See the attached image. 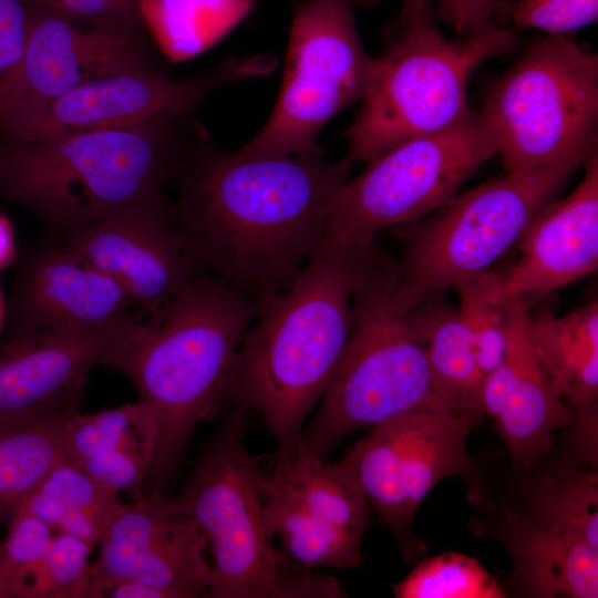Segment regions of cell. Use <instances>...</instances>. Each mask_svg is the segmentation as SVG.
Masks as SVG:
<instances>
[{
	"mask_svg": "<svg viewBox=\"0 0 598 598\" xmlns=\"http://www.w3.org/2000/svg\"><path fill=\"white\" fill-rule=\"evenodd\" d=\"M350 167L321 150L246 156L213 147L177 179L178 229L200 269L259 303L285 289L324 240Z\"/></svg>",
	"mask_w": 598,
	"mask_h": 598,
	"instance_id": "cell-1",
	"label": "cell"
},
{
	"mask_svg": "<svg viewBox=\"0 0 598 598\" xmlns=\"http://www.w3.org/2000/svg\"><path fill=\"white\" fill-rule=\"evenodd\" d=\"M215 147L194 114L147 125L20 141L0 132V192L59 239L164 195Z\"/></svg>",
	"mask_w": 598,
	"mask_h": 598,
	"instance_id": "cell-2",
	"label": "cell"
},
{
	"mask_svg": "<svg viewBox=\"0 0 598 598\" xmlns=\"http://www.w3.org/2000/svg\"><path fill=\"white\" fill-rule=\"evenodd\" d=\"M372 245L324 238L285 289L259 302L225 404L260 414L278 446L300 435L329 386L350 333L355 279Z\"/></svg>",
	"mask_w": 598,
	"mask_h": 598,
	"instance_id": "cell-3",
	"label": "cell"
},
{
	"mask_svg": "<svg viewBox=\"0 0 598 598\" xmlns=\"http://www.w3.org/2000/svg\"><path fill=\"white\" fill-rule=\"evenodd\" d=\"M259 303L200 270L135 330L116 371L134 384L155 429L144 483L161 494L202 423L215 416Z\"/></svg>",
	"mask_w": 598,
	"mask_h": 598,
	"instance_id": "cell-4",
	"label": "cell"
},
{
	"mask_svg": "<svg viewBox=\"0 0 598 598\" xmlns=\"http://www.w3.org/2000/svg\"><path fill=\"white\" fill-rule=\"evenodd\" d=\"M431 298L413 291L399 262L373 243L352 290L344 351L300 433L310 452L326 460L354 431L414 412L452 413L435 391L427 361Z\"/></svg>",
	"mask_w": 598,
	"mask_h": 598,
	"instance_id": "cell-5",
	"label": "cell"
},
{
	"mask_svg": "<svg viewBox=\"0 0 598 598\" xmlns=\"http://www.w3.org/2000/svg\"><path fill=\"white\" fill-rule=\"evenodd\" d=\"M247 412L233 408L171 506L190 518L214 554L207 598L347 597L272 545L262 516V472L244 439Z\"/></svg>",
	"mask_w": 598,
	"mask_h": 598,
	"instance_id": "cell-6",
	"label": "cell"
},
{
	"mask_svg": "<svg viewBox=\"0 0 598 598\" xmlns=\"http://www.w3.org/2000/svg\"><path fill=\"white\" fill-rule=\"evenodd\" d=\"M385 47L353 123L344 132V157L371 162L413 138L444 131L473 112L466 96L472 73L514 49L513 28L493 22L464 39H447L435 20L383 30Z\"/></svg>",
	"mask_w": 598,
	"mask_h": 598,
	"instance_id": "cell-7",
	"label": "cell"
},
{
	"mask_svg": "<svg viewBox=\"0 0 598 598\" xmlns=\"http://www.w3.org/2000/svg\"><path fill=\"white\" fill-rule=\"evenodd\" d=\"M507 173L597 150L598 56L564 35L533 40L480 113Z\"/></svg>",
	"mask_w": 598,
	"mask_h": 598,
	"instance_id": "cell-8",
	"label": "cell"
},
{
	"mask_svg": "<svg viewBox=\"0 0 598 598\" xmlns=\"http://www.w3.org/2000/svg\"><path fill=\"white\" fill-rule=\"evenodd\" d=\"M588 156L507 173L456 194L409 231L399 262L405 283L429 298L488 270Z\"/></svg>",
	"mask_w": 598,
	"mask_h": 598,
	"instance_id": "cell-9",
	"label": "cell"
},
{
	"mask_svg": "<svg viewBox=\"0 0 598 598\" xmlns=\"http://www.w3.org/2000/svg\"><path fill=\"white\" fill-rule=\"evenodd\" d=\"M354 0H303L295 4L283 78L261 130L236 150L246 156L305 155L340 111L362 101L377 59L357 29Z\"/></svg>",
	"mask_w": 598,
	"mask_h": 598,
	"instance_id": "cell-10",
	"label": "cell"
},
{
	"mask_svg": "<svg viewBox=\"0 0 598 598\" xmlns=\"http://www.w3.org/2000/svg\"><path fill=\"white\" fill-rule=\"evenodd\" d=\"M497 153L477 113L434 134L406 141L340 189L326 238L370 247L383 229L415 223L451 200Z\"/></svg>",
	"mask_w": 598,
	"mask_h": 598,
	"instance_id": "cell-11",
	"label": "cell"
},
{
	"mask_svg": "<svg viewBox=\"0 0 598 598\" xmlns=\"http://www.w3.org/2000/svg\"><path fill=\"white\" fill-rule=\"evenodd\" d=\"M483 416L434 411L405 414L371 427L339 461L394 534L406 560L420 553L412 523L435 485L451 476H462L472 486L480 481L467 440Z\"/></svg>",
	"mask_w": 598,
	"mask_h": 598,
	"instance_id": "cell-12",
	"label": "cell"
},
{
	"mask_svg": "<svg viewBox=\"0 0 598 598\" xmlns=\"http://www.w3.org/2000/svg\"><path fill=\"white\" fill-rule=\"evenodd\" d=\"M261 493L267 533L279 537L289 559L305 569L361 565L370 505L340 462L327 463L299 435L278 446Z\"/></svg>",
	"mask_w": 598,
	"mask_h": 598,
	"instance_id": "cell-13",
	"label": "cell"
},
{
	"mask_svg": "<svg viewBox=\"0 0 598 598\" xmlns=\"http://www.w3.org/2000/svg\"><path fill=\"white\" fill-rule=\"evenodd\" d=\"M269 53L231 56L212 71L174 79L154 68L126 71L87 82L11 122L1 133L37 141L87 130L126 128L194 114L212 93L276 69Z\"/></svg>",
	"mask_w": 598,
	"mask_h": 598,
	"instance_id": "cell-14",
	"label": "cell"
},
{
	"mask_svg": "<svg viewBox=\"0 0 598 598\" xmlns=\"http://www.w3.org/2000/svg\"><path fill=\"white\" fill-rule=\"evenodd\" d=\"M21 56L0 80V131L30 111L97 79L154 68L143 33L79 24L27 0Z\"/></svg>",
	"mask_w": 598,
	"mask_h": 598,
	"instance_id": "cell-15",
	"label": "cell"
},
{
	"mask_svg": "<svg viewBox=\"0 0 598 598\" xmlns=\"http://www.w3.org/2000/svg\"><path fill=\"white\" fill-rule=\"evenodd\" d=\"M91 565L86 598L105 597L113 585L140 581L169 590L175 598L207 597L212 566L205 558L207 539L169 499L142 495L121 504L99 542Z\"/></svg>",
	"mask_w": 598,
	"mask_h": 598,
	"instance_id": "cell-16",
	"label": "cell"
},
{
	"mask_svg": "<svg viewBox=\"0 0 598 598\" xmlns=\"http://www.w3.org/2000/svg\"><path fill=\"white\" fill-rule=\"evenodd\" d=\"M49 240L113 278L144 316L161 310L203 270L190 255L174 204L165 195Z\"/></svg>",
	"mask_w": 598,
	"mask_h": 598,
	"instance_id": "cell-17",
	"label": "cell"
},
{
	"mask_svg": "<svg viewBox=\"0 0 598 598\" xmlns=\"http://www.w3.org/2000/svg\"><path fill=\"white\" fill-rule=\"evenodd\" d=\"M138 324L124 331L44 328L6 339L0 421L79 412L91 371L100 365L116 370Z\"/></svg>",
	"mask_w": 598,
	"mask_h": 598,
	"instance_id": "cell-18",
	"label": "cell"
},
{
	"mask_svg": "<svg viewBox=\"0 0 598 598\" xmlns=\"http://www.w3.org/2000/svg\"><path fill=\"white\" fill-rule=\"evenodd\" d=\"M110 276L44 238L20 260L6 339L44 328L124 331L144 316Z\"/></svg>",
	"mask_w": 598,
	"mask_h": 598,
	"instance_id": "cell-19",
	"label": "cell"
},
{
	"mask_svg": "<svg viewBox=\"0 0 598 598\" xmlns=\"http://www.w3.org/2000/svg\"><path fill=\"white\" fill-rule=\"evenodd\" d=\"M508 297L506 351L502 363L485 378L481 410L493 421L514 466L528 473L553 451L571 409L535 355L527 302L517 295Z\"/></svg>",
	"mask_w": 598,
	"mask_h": 598,
	"instance_id": "cell-20",
	"label": "cell"
},
{
	"mask_svg": "<svg viewBox=\"0 0 598 598\" xmlns=\"http://www.w3.org/2000/svg\"><path fill=\"white\" fill-rule=\"evenodd\" d=\"M565 198L553 200L528 224L517 244L520 257L504 275V292L528 305L596 270L598 265V154ZM529 307V306H528Z\"/></svg>",
	"mask_w": 598,
	"mask_h": 598,
	"instance_id": "cell-21",
	"label": "cell"
},
{
	"mask_svg": "<svg viewBox=\"0 0 598 598\" xmlns=\"http://www.w3.org/2000/svg\"><path fill=\"white\" fill-rule=\"evenodd\" d=\"M513 561V586L535 598H597L598 548L522 508H505L499 525Z\"/></svg>",
	"mask_w": 598,
	"mask_h": 598,
	"instance_id": "cell-22",
	"label": "cell"
},
{
	"mask_svg": "<svg viewBox=\"0 0 598 598\" xmlns=\"http://www.w3.org/2000/svg\"><path fill=\"white\" fill-rule=\"evenodd\" d=\"M535 355L556 393L570 406L597 403L598 305L557 317L547 308L528 312Z\"/></svg>",
	"mask_w": 598,
	"mask_h": 598,
	"instance_id": "cell-23",
	"label": "cell"
},
{
	"mask_svg": "<svg viewBox=\"0 0 598 598\" xmlns=\"http://www.w3.org/2000/svg\"><path fill=\"white\" fill-rule=\"evenodd\" d=\"M73 414L0 421V525L10 523L64 455Z\"/></svg>",
	"mask_w": 598,
	"mask_h": 598,
	"instance_id": "cell-24",
	"label": "cell"
},
{
	"mask_svg": "<svg viewBox=\"0 0 598 598\" xmlns=\"http://www.w3.org/2000/svg\"><path fill=\"white\" fill-rule=\"evenodd\" d=\"M256 0H140V17L171 62L203 53L233 30Z\"/></svg>",
	"mask_w": 598,
	"mask_h": 598,
	"instance_id": "cell-25",
	"label": "cell"
},
{
	"mask_svg": "<svg viewBox=\"0 0 598 598\" xmlns=\"http://www.w3.org/2000/svg\"><path fill=\"white\" fill-rule=\"evenodd\" d=\"M522 509L598 548V471L567 455L530 471Z\"/></svg>",
	"mask_w": 598,
	"mask_h": 598,
	"instance_id": "cell-26",
	"label": "cell"
},
{
	"mask_svg": "<svg viewBox=\"0 0 598 598\" xmlns=\"http://www.w3.org/2000/svg\"><path fill=\"white\" fill-rule=\"evenodd\" d=\"M439 297V296H436ZM431 298L426 312V354L436 393L454 414H482V372L456 310Z\"/></svg>",
	"mask_w": 598,
	"mask_h": 598,
	"instance_id": "cell-27",
	"label": "cell"
},
{
	"mask_svg": "<svg viewBox=\"0 0 598 598\" xmlns=\"http://www.w3.org/2000/svg\"><path fill=\"white\" fill-rule=\"evenodd\" d=\"M454 290L460 300L456 312L487 377L502 363L507 344L509 297L504 292V275L486 270L465 279Z\"/></svg>",
	"mask_w": 598,
	"mask_h": 598,
	"instance_id": "cell-28",
	"label": "cell"
},
{
	"mask_svg": "<svg viewBox=\"0 0 598 598\" xmlns=\"http://www.w3.org/2000/svg\"><path fill=\"white\" fill-rule=\"evenodd\" d=\"M154 439V421L137 400L95 413L71 415L65 426L64 456L79 463L114 448H144L153 453Z\"/></svg>",
	"mask_w": 598,
	"mask_h": 598,
	"instance_id": "cell-29",
	"label": "cell"
},
{
	"mask_svg": "<svg viewBox=\"0 0 598 598\" xmlns=\"http://www.w3.org/2000/svg\"><path fill=\"white\" fill-rule=\"evenodd\" d=\"M396 598H504L505 591L475 558L445 553L424 558L393 586Z\"/></svg>",
	"mask_w": 598,
	"mask_h": 598,
	"instance_id": "cell-30",
	"label": "cell"
},
{
	"mask_svg": "<svg viewBox=\"0 0 598 598\" xmlns=\"http://www.w3.org/2000/svg\"><path fill=\"white\" fill-rule=\"evenodd\" d=\"M7 526L3 569L11 596L42 598L44 558L55 530L24 511H19Z\"/></svg>",
	"mask_w": 598,
	"mask_h": 598,
	"instance_id": "cell-31",
	"label": "cell"
},
{
	"mask_svg": "<svg viewBox=\"0 0 598 598\" xmlns=\"http://www.w3.org/2000/svg\"><path fill=\"white\" fill-rule=\"evenodd\" d=\"M598 0H493V21L563 35L597 20ZM497 23V22H496Z\"/></svg>",
	"mask_w": 598,
	"mask_h": 598,
	"instance_id": "cell-32",
	"label": "cell"
},
{
	"mask_svg": "<svg viewBox=\"0 0 598 598\" xmlns=\"http://www.w3.org/2000/svg\"><path fill=\"white\" fill-rule=\"evenodd\" d=\"M66 508L95 522L101 534L122 504L116 495L102 488L79 464L62 456L39 486Z\"/></svg>",
	"mask_w": 598,
	"mask_h": 598,
	"instance_id": "cell-33",
	"label": "cell"
},
{
	"mask_svg": "<svg viewBox=\"0 0 598 598\" xmlns=\"http://www.w3.org/2000/svg\"><path fill=\"white\" fill-rule=\"evenodd\" d=\"M93 546L63 532H55L43 566L42 598H86Z\"/></svg>",
	"mask_w": 598,
	"mask_h": 598,
	"instance_id": "cell-34",
	"label": "cell"
},
{
	"mask_svg": "<svg viewBox=\"0 0 598 598\" xmlns=\"http://www.w3.org/2000/svg\"><path fill=\"white\" fill-rule=\"evenodd\" d=\"M85 28L142 33L140 0H27Z\"/></svg>",
	"mask_w": 598,
	"mask_h": 598,
	"instance_id": "cell-35",
	"label": "cell"
},
{
	"mask_svg": "<svg viewBox=\"0 0 598 598\" xmlns=\"http://www.w3.org/2000/svg\"><path fill=\"white\" fill-rule=\"evenodd\" d=\"M152 452L144 448H114L95 454L79 464L102 488L117 495L144 483Z\"/></svg>",
	"mask_w": 598,
	"mask_h": 598,
	"instance_id": "cell-36",
	"label": "cell"
},
{
	"mask_svg": "<svg viewBox=\"0 0 598 598\" xmlns=\"http://www.w3.org/2000/svg\"><path fill=\"white\" fill-rule=\"evenodd\" d=\"M25 28L24 0H0V80L21 56Z\"/></svg>",
	"mask_w": 598,
	"mask_h": 598,
	"instance_id": "cell-37",
	"label": "cell"
},
{
	"mask_svg": "<svg viewBox=\"0 0 598 598\" xmlns=\"http://www.w3.org/2000/svg\"><path fill=\"white\" fill-rule=\"evenodd\" d=\"M437 17L461 35L493 23V0H436Z\"/></svg>",
	"mask_w": 598,
	"mask_h": 598,
	"instance_id": "cell-38",
	"label": "cell"
},
{
	"mask_svg": "<svg viewBox=\"0 0 598 598\" xmlns=\"http://www.w3.org/2000/svg\"><path fill=\"white\" fill-rule=\"evenodd\" d=\"M19 511H24L38 517L56 532L66 507L58 498L38 487L24 501Z\"/></svg>",
	"mask_w": 598,
	"mask_h": 598,
	"instance_id": "cell-39",
	"label": "cell"
},
{
	"mask_svg": "<svg viewBox=\"0 0 598 598\" xmlns=\"http://www.w3.org/2000/svg\"><path fill=\"white\" fill-rule=\"evenodd\" d=\"M113 598H175L167 589L140 581H121L105 592Z\"/></svg>",
	"mask_w": 598,
	"mask_h": 598,
	"instance_id": "cell-40",
	"label": "cell"
},
{
	"mask_svg": "<svg viewBox=\"0 0 598 598\" xmlns=\"http://www.w3.org/2000/svg\"><path fill=\"white\" fill-rule=\"evenodd\" d=\"M435 20L431 0H403L395 23L406 24Z\"/></svg>",
	"mask_w": 598,
	"mask_h": 598,
	"instance_id": "cell-41",
	"label": "cell"
},
{
	"mask_svg": "<svg viewBox=\"0 0 598 598\" xmlns=\"http://www.w3.org/2000/svg\"><path fill=\"white\" fill-rule=\"evenodd\" d=\"M17 255L14 230L9 218L0 213V269L11 265Z\"/></svg>",
	"mask_w": 598,
	"mask_h": 598,
	"instance_id": "cell-42",
	"label": "cell"
},
{
	"mask_svg": "<svg viewBox=\"0 0 598 598\" xmlns=\"http://www.w3.org/2000/svg\"><path fill=\"white\" fill-rule=\"evenodd\" d=\"M0 598H12L3 569V548L0 539Z\"/></svg>",
	"mask_w": 598,
	"mask_h": 598,
	"instance_id": "cell-43",
	"label": "cell"
},
{
	"mask_svg": "<svg viewBox=\"0 0 598 598\" xmlns=\"http://www.w3.org/2000/svg\"><path fill=\"white\" fill-rule=\"evenodd\" d=\"M7 307L0 288V332L4 326Z\"/></svg>",
	"mask_w": 598,
	"mask_h": 598,
	"instance_id": "cell-44",
	"label": "cell"
},
{
	"mask_svg": "<svg viewBox=\"0 0 598 598\" xmlns=\"http://www.w3.org/2000/svg\"><path fill=\"white\" fill-rule=\"evenodd\" d=\"M355 4H360L363 7H372L378 4L381 0H354Z\"/></svg>",
	"mask_w": 598,
	"mask_h": 598,
	"instance_id": "cell-45",
	"label": "cell"
}]
</instances>
